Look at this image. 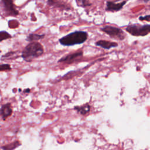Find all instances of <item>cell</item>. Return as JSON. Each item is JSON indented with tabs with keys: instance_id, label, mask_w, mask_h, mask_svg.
<instances>
[{
	"instance_id": "1",
	"label": "cell",
	"mask_w": 150,
	"mask_h": 150,
	"mask_svg": "<svg viewBox=\"0 0 150 150\" xmlns=\"http://www.w3.org/2000/svg\"><path fill=\"white\" fill-rule=\"evenodd\" d=\"M43 53V47L39 42H32L23 49L21 56L25 62H30L33 59L42 56Z\"/></svg>"
},
{
	"instance_id": "2",
	"label": "cell",
	"mask_w": 150,
	"mask_h": 150,
	"mask_svg": "<svg viewBox=\"0 0 150 150\" xmlns=\"http://www.w3.org/2000/svg\"><path fill=\"white\" fill-rule=\"evenodd\" d=\"M88 38V33L84 31H75L59 39V43L64 46L79 45L85 42Z\"/></svg>"
},
{
	"instance_id": "3",
	"label": "cell",
	"mask_w": 150,
	"mask_h": 150,
	"mask_svg": "<svg viewBox=\"0 0 150 150\" xmlns=\"http://www.w3.org/2000/svg\"><path fill=\"white\" fill-rule=\"evenodd\" d=\"M125 30L134 36H145L150 33V25L134 23L127 26Z\"/></svg>"
},
{
	"instance_id": "4",
	"label": "cell",
	"mask_w": 150,
	"mask_h": 150,
	"mask_svg": "<svg viewBox=\"0 0 150 150\" xmlns=\"http://www.w3.org/2000/svg\"><path fill=\"white\" fill-rule=\"evenodd\" d=\"M100 30L112 39L122 40L126 36V34L121 29L115 26L106 25L100 28Z\"/></svg>"
},
{
	"instance_id": "5",
	"label": "cell",
	"mask_w": 150,
	"mask_h": 150,
	"mask_svg": "<svg viewBox=\"0 0 150 150\" xmlns=\"http://www.w3.org/2000/svg\"><path fill=\"white\" fill-rule=\"evenodd\" d=\"M1 5L5 16H17L19 15L13 0H1Z\"/></svg>"
},
{
	"instance_id": "6",
	"label": "cell",
	"mask_w": 150,
	"mask_h": 150,
	"mask_svg": "<svg viewBox=\"0 0 150 150\" xmlns=\"http://www.w3.org/2000/svg\"><path fill=\"white\" fill-rule=\"evenodd\" d=\"M83 52L82 51L77 52L75 53H70L67 54L58 60V63H65L67 64H70L77 60L79 58L83 56Z\"/></svg>"
},
{
	"instance_id": "7",
	"label": "cell",
	"mask_w": 150,
	"mask_h": 150,
	"mask_svg": "<svg viewBox=\"0 0 150 150\" xmlns=\"http://www.w3.org/2000/svg\"><path fill=\"white\" fill-rule=\"evenodd\" d=\"M127 1H124L120 3H115L112 1H107L105 11L109 12H117L121 10L125 4L127 3Z\"/></svg>"
},
{
	"instance_id": "8",
	"label": "cell",
	"mask_w": 150,
	"mask_h": 150,
	"mask_svg": "<svg viewBox=\"0 0 150 150\" xmlns=\"http://www.w3.org/2000/svg\"><path fill=\"white\" fill-rule=\"evenodd\" d=\"M12 113V108L11 103H6L1 105L0 108V115L3 119V120H6V119L10 117Z\"/></svg>"
},
{
	"instance_id": "9",
	"label": "cell",
	"mask_w": 150,
	"mask_h": 150,
	"mask_svg": "<svg viewBox=\"0 0 150 150\" xmlns=\"http://www.w3.org/2000/svg\"><path fill=\"white\" fill-rule=\"evenodd\" d=\"M95 45L97 46L101 47L105 49H110L111 48L116 47L118 46V43L114 42H110L105 40H100L95 43Z\"/></svg>"
},
{
	"instance_id": "10",
	"label": "cell",
	"mask_w": 150,
	"mask_h": 150,
	"mask_svg": "<svg viewBox=\"0 0 150 150\" xmlns=\"http://www.w3.org/2000/svg\"><path fill=\"white\" fill-rule=\"evenodd\" d=\"M19 51H10L2 55L1 57V60H9V59H15L19 57Z\"/></svg>"
},
{
	"instance_id": "11",
	"label": "cell",
	"mask_w": 150,
	"mask_h": 150,
	"mask_svg": "<svg viewBox=\"0 0 150 150\" xmlns=\"http://www.w3.org/2000/svg\"><path fill=\"white\" fill-rule=\"evenodd\" d=\"M45 34H37V33H30L29 34L26 38V40L29 42H37L40 39H42L45 38Z\"/></svg>"
},
{
	"instance_id": "12",
	"label": "cell",
	"mask_w": 150,
	"mask_h": 150,
	"mask_svg": "<svg viewBox=\"0 0 150 150\" xmlns=\"http://www.w3.org/2000/svg\"><path fill=\"white\" fill-rule=\"evenodd\" d=\"M47 5H49V6H56L57 8L63 9H70L69 7H67V5L59 0H47Z\"/></svg>"
},
{
	"instance_id": "13",
	"label": "cell",
	"mask_w": 150,
	"mask_h": 150,
	"mask_svg": "<svg viewBox=\"0 0 150 150\" xmlns=\"http://www.w3.org/2000/svg\"><path fill=\"white\" fill-rule=\"evenodd\" d=\"M21 145V143L19 141H15L10 144L2 146L1 148L2 150H13Z\"/></svg>"
},
{
	"instance_id": "14",
	"label": "cell",
	"mask_w": 150,
	"mask_h": 150,
	"mask_svg": "<svg viewBox=\"0 0 150 150\" xmlns=\"http://www.w3.org/2000/svg\"><path fill=\"white\" fill-rule=\"evenodd\" d=\"M90 107L88 104H86L81 106L74 107V108L77 110V111L82 115H84L86 113H87L90 110Z\"/></svg>"
},
{
	"instance_id": "15",
	"label": "cell",
	"mask_w": 150,
	"mask_h": 150,
	"mask_svg": "<svg viewBox=\"0 0 150 150\" xmlns=\"http://www.w3.org/2000/svg\"><path fill=\"white\" fill-rule=\"evenodd\" d=\"M12 38V35L5 30L0 31V42L4 40H7Z\"/></svg>"
},
{
	"instance_id": "16",
	"label": "cell",
	"mask_w": 150,
	"mask_h": 150,
	"mask_svg": "<svg viewBox=\"0 0 150 150\" xmlns=\"http://www.w3.org/2000/svg\"><path fill=\"white\" fill-rule=\"evenodd\" d=\"M76 2L77 6L82 8H86L91 5V4L88 0H76Z\"/></svg>"
},
{
	"instance_id": "17",
	"label": "cell",
	"mask_w": 150,
	"mask_h": 150,
	"mask_svg": "<svg viewBox=\"0 0 150 150\" xmlns=\"http://www.w3.org/2000/svg\"><path fill=\"white\" fill-rule=\"evenodd\" d=\"M11 67L9 64H0V71L11 70Z\"/></svg>"
},
{
	"instance_id": "18",
	"label": "cell",
	"mask_w": 150,
	"mask_h": 150,
	"mask_svg": "<svg viewBox=\"0 0 150 150\" xmlns=\"http://www.w3.org/2000/svg\"><path fill=\"white\" fill-rule=\"evenodd\" d=\"M139 19L141 21H146L148 22H150V15H147L145 16H141L139 17Z\"/></svg>"
},
{
	"instance_id": "19",
	"label": "cell",
	"mask_w": 150,
	"mask_h": 150,
	"mask_svg": "<svg viewBox=\"0 0 150 150\" xmlns=\"http://www.w3.org/2000/svg\"><path fill=\"white\" fill-rule=\"evenodd\" d=\"M30 89L29 88H26V89H25V90H23V92L24 93H29L30 92Z\"/></svg>"
},
{
	"instance_id": "20",
	"label": "cell",
	"mask_w": 150,
	"mask_h": 150,
	"mask_svg": "<svg viewBox=\"0 0 150 150\" xmlns=\"http://www.w3.org/2000/svg\"><path fill=\"white\" fill-rule=\"evenodd\" d=\"M150 0H144V1L145 2H149Z\"/></svg>"
},
{
	"instance_id": "21",
	"label": "cell",
	"mask_w": 150,
	"mask_h": 150,
	"mask_svg": "<svg viewBox=\"0 0 150 150\" xmlns=\"http://www.w3.org/2000/svg\"><path fill=\"white\" fill-rule=\"evenodd\" d=\"M116 1H118V0H116Z\"/></svg>"
}]
</instances>
